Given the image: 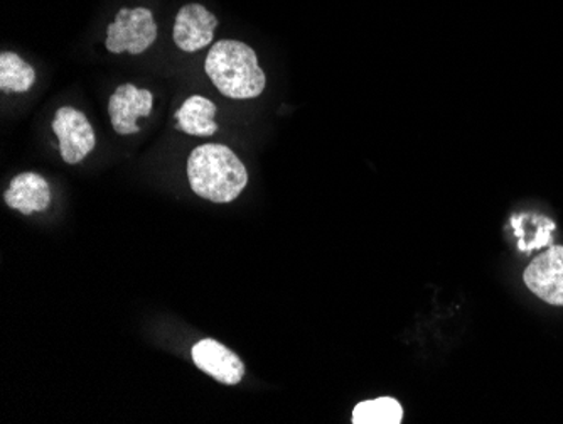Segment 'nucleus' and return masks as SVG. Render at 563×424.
Wrapping results in <instances>:
<instances>
[{
  "instance_id": "nucleus-12",
  "label": "nucleus",
  "mask_w": 563,
  "mask_h": 424,
  "mask_svg": "<svg viewBox=\"0 0 563 424\" xmlns=\"http://www.w3.org/2000/svg\"><path fill=\"white\" fill-rule=\"evenodd\" d=\"M36 80V72L24 59L14 53H2L0 56V88L4 91L24 94Z\"/></svg>"
},
{
  "instance_id": "nucleus-8",
  "label": "nucleus",
  "mask_w": 563,
  "mask_h": 424,
  "mask_svg": "<svg viewBox=\"0 0 563 424\" xmlns=\"http://www.w3.org/2000/svg\"><path fill=\"white\" fill-rule=\"evenodd\" d=\"M152 94L148 90H139L134 85H122L117 88L110 98L109 113L117 134H137L139 117H148L152 112Z\"/></svg>"
},
{
  "instance_id": "nucleus-6",
  "label": "nucleus",
  "mask_w": 563,
  "mask_h": 424,
  "mask_svg": "<svg viewBox=\"0 0 563 424\" xmlns=\"http://www.w3.org/2000/svg\"><path fill=\"white\" fill-rule=\"evenodd\" d=\"M191 354L196 367L221 384H240L245 376V363L220 341L211 340V338L199 340L192 347Z\"/></svg>"
},
{
  "instance_id": "nucleus-1",
  "label": "nucleus",
  "mask_w": 563,
  "mask_h": 424,
  "mask_svg": "<svg viewBox=\"0 0 563 424\" xmlns=\"http://www.w3.org/2000/svg\"><path fill=\"white\" fill-rule=\"evenodd\" d=\"M192 192L213 204H230L249 183L245 164L223 144L199 145L188 160Z\"/></svg>"
},
{
  "instance_id": "nucleus-3",
  "label": "nucleus",
  "mask_w": 563,
  "mask_h": 424,
  "mask_svg": "<svg viewBox=\"0 0 563 424\" xmlns=\"http://www.w3.org/2000/svg\"><path fill=\"white\" fill-rule=\"evenodd\" d=\"M157 28L154 15L148 9H120L115 22L107 30L106 46L110 53L126 52L131 55H141L157 40Z\"/></svg>"
},
{
  "instance_id": "nucleus-2",
  "label": "nucleus",
  "mask_w": 563,
  "mask_h": 424,
  "mask_svg": "<svg viewBox=\"0 0 563 424\" xmlns=\"http://www.w3.org/2000/svg\"><path fill=\"white\" fill-rule=\"evenodd\" d=\"M208 77L228 98L246 100L265 90L264 69L252 47L240 41L223 40L213 44L205 63Z\"/></svg>"
},
{
  "instance_id": "nucleus-4",
  "label": "nucleus",
  "mask_w": 563,
  "mask_h": 424,
  "mask_svg": "<svg viewBox=\"0 0 563 424\" xmlns=\"http://www.w3.org/2000/svg\"><path fill=\"white\" fill-rule=\"evenodd\" d=\"M53 131L59 139L62 157L68 164H78L91 153L97 144L93 128L87 116L71 107H63L56 113Z\"/></svg>"
},
{
  "instance_id": "nucleus-11",
  "label": "nucleus",
  "mask_w": 563,
  "mask_h": 424,
  "mask_svg": "<svg viewBox=\"0 0 563 424\" xmlns=\"http://www.w3.org/2000/svg\"><path fill=\"white\" fill-rule=\"evenodd\" d=\"M351 420L353 424H401L404 407L395 398H376L356 404Z\"/></svg>"
},
{
  "instance_id": "nucleus-9",
  "label": "nucleus",
  "mask_w": 563,
  "mask_h": 424,
  "mask_svg": "<svg viewBox=\"0 0 563 424\" xmlns=\"http://www.w3.org/2000/svg\"><path fill=\"white\" fill-rule=\"evenodd\" d=\"M5 204L24 215L44 211L51 204V188L40 174L22 173L12 180L4 195Z\"/></svg>"
},
{
  "instance_id": "nucleus-7",
  "label": "nucleus",
  "mask_w": 563,
  "mask_h": 424,
  "mask_svg": "<svg viewBox=\"0 0 563 424\" xmlns=\"http://www.w3.org/2000/svg\"><path fill=\"white\" fill-rule=\"evenodd\" d=\"M218 21L207 8L188 4L177 12L174 24V43L186 53H195L213 43Z\"/></svg>"
},
{
  "instance_id": "nucleus-5",
  "label": "nucleus",
  "mask_w": 563,
  "mask_h": 424,
  "mask_svg": "<svg viewBox=\"0 0 563 424\" xmlns=\"http://www.w3.org/2000/svg\"><path fill=\"white\" fill-rule=\"evenodd\" d=\"M525 284L543 302L563 306V247H550L525 269Z\"/></svg>"
},
{
  "instance_id": "nucleus-10",
  "label": "nucleus",
  "mask_w": 563,
  "mask_h": 424,
  "mask_svg": "<svg viewBox=\"0 0 563 424\" xmlns=\"http://www.w3.org/2000/svg\"><path fill=\"white\" fill-rule=\"evenodd\" d=\"M214 113L217 106L211 100L192 95L183 104L181 109L177 110V128L189 135H213L218 131V123L213 120Z\"/></svg>"
}]
</instances>
